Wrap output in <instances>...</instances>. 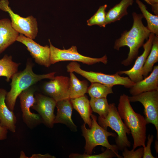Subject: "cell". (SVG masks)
<instances>
[{"mask_svg":"<svg viewBox=\"0 0 158 158\" xmlns=\"http://www.w3.org/2000/svg\"><path fill=\"white\" fill-rule=\"evenodd\" d=\"M69 73V98L74 99L84 95L87 92L88 86V82L85 80H80L73 72Z\"/></svg>","mask_w":158,"mask_h":158,"instance_id":"44dd1931","label":"cell"},{"mask_svg":"<svg viewBox=\"0 0 158 158\" xmlns=\"http://www.w3.org/2000/svg\"><path fill=\"white\" fill-rule=\"evenodd\" d=\"M73 108L79 114L84 123L87 124L90 128L92 124L90 115L92 114L90 101L85 95L74 99H70Z\"/></svg>","mask_w":158,"mask_h":158,"instance_id":"d6986e66","label":"cell"},{"mask_svg":"<svg viewBox=\"0 0 158 158\" xmlns=\"http://www.w3.org/2000/svg\"><path fill=\"white\" fill-rule=\"evenodd\" d=\"M16 41L24 44L38 64L48 68L51 65L49 46H42L22 34L19 35Z\"/></svg>","mask_w":158,"mask_h":158,"instance_id":"7c38bea8","label":"cell"},{"mask_svg":"<svg viewBox=\"0 0 158 158\" xmlns=\"http://www.w3.org/2000/svg\"><path fill=\"white\" fill-rule=\"evenodd\" d=\"M19 35L12 27L9 19L0 20V54L16 41Z\"/></svg>","mask_w":158,"mask_h":158,"instance_id":"ac0fdd59","label":"cell"},{"mask_svg":"<svg viewBox=\"0 0 158 158\" xmlns=\"http://www.w3.org/2000/svg\"><path fill=\"white\" fill-rule=\"evenodd\" d=\"M8 0H0V9L7 12L13 28L20 34L32 39L37 36L38 28L37 19L32 16L23 17L14 13L9 6Z\"/></svg>","mask_w":158,"mask_h":158,"instance_id":"52a82bcc","label":"cell"},{"mask_svg":"<svg viewBox=\"0 0 158 158\" xmlns=\"http://www.w3.org/2000/svg\"><path fill=\"white\" fill-rule=\"evenodd\" d=\"M69 157L70 158H112L114 157L123 158L118 154L116 153L111 149L107 148L104 152L98 154L90 155L85 153L83 154L71 153Z\"/></svg>","mask_w":158,"mask_h":158,"instance_id":"83f0119b","label":"cell"},{"mask_svg":"<svg viewBox=\"0 0 158 158\" xmlns=\"http://www.w3.org/2000/svg\"><path fill=\"white\" fill-rule=\"evenodd\" d=\"M12 56L7 54L5 55L0 59V77L6 78L7 82L10 81L12 76L18 71L20 63L13 61Z\"/></svg>","mask_w":158,"mask_h":158,"instance_id":"7402d4cb","label":"cell"},{"mask_svg":"<svg viewBox=\"0 0 158 158\" xmlns=\"http://www.w3.org/2000/svg\"><path fill=\"white\" fill-rule=\"evenodd\" d=\"M133 0H121L109 10L106 13V25L119 20L123 17L127 15V8L133 4Z\"/></svg>","mask_w":158,"mask_h":158,"instance_id":"ffe728a7","label":"cell"},{"mask_svg":"<svg viewBox=\"0 0 158 158\" xmlns=\"http://www.w3.org/2000/svg\"><path fill=\"white\" fill-rule=\"evenodd\" d=\"M154 136L153 135L149 134L147 137V141L146 146L144 147V154L143 158H155L151 153V145L153 141Z\"/></svg>","mask_w":158,"mask_h":158,"instance_id":"f546056e","label":"cell"},{"mask_svg":"<svg viewBox=\"0 0 158 158\" xmlns=\"http://www.w3.org/2000/svg\"><path fill=\"white\" fill-rule=\"evenodd\" d=\"M33 66L32 63L28 61L25 69L12 76L11 89L7 92L5 98L6 104L10 110L13 111L17 99L24 90L42 80H51L54 78L55 72L44 74L35 73L32 70Z\"/></svg>","mask_w":158,"mask_h":158,"instance_id":"3957f363","label":"cell"},{"mask_svg":"<svg viewBox=\"0 0 158 158\" xmlns=\"http://www.w3.org/2000/svg\"><path fill=\"white\" fill-rule=\"evenodd\" d=\"M27 157L25 156V153L23 151H21L20 152V158H28Z\"/></svg>","mask_w":158,"mask_h":158,"instance_id":"e575fe53","label":"cell"},{"mask_svg":"<svg viewBox=\"0 0 158 158\" xmlns=\"http://www.w3.org/2000/svg\"><path fill=\"white\" fill-rule=\"evenodd\" d=\"M50 60L51 64L64 61H73L81 62L90 65L101 62L106 64L108 63V58L106 55L99 58H93L85 56L80 54L77 51V47L73 46L68 49H60L51 44L50 40Z\"/></svg>","mask_w":158,"mask_h":158,"instance_id":"ba28073f","label":"cell"},{"mask_svg":"<svg viewBox=\"0 0 158 158\" xmlns=\"http://www.w3.org/2000/svg\"><path fill=\"white\" fill-rule=\"evenodd\" d=\"M153 90H158V66L153 67L150 74L142 80L135 83L130 88L132 95Z\"/></svg>","mask_w":158,"mask_h":158,"instance_id":"e0dca14e","label":"cell"},{"mask_svg":"<svg viewBox=\"0 0 158 158\" xmlns=\"http://www.w3.org/2000/svg\"><path fill=\"white\" fill-rule=\"evenodd\" d=\"M68 72H75L84 77L91 83H97L113 87L122 85L130 88L135 84L128 77L121 76L117 72L113 74H107L100 72L88 71L82 69L79 64L72 61L66 66Z\"/></svg>","mask_w":158,"mask_h":158,"instance_id":"8992f818","label":"cell"},{"mask_svg":"<svg viewBox=\"0 0 158 158\" xmlns=\"http://www.w3.org/2000/svg\"><path fill=\"white\" fill-rule=\"evenodd\" d=\"M56 115L55 116L54 123H61L66 125L71 131L76 132L77 127L73 123L71 116L73 107L70 98L57 102Z\"/></svg>","mask_w":158,"mask_h":158,"instance_id":"9a60e30c","label":"cell"},{"mask_svg":"<svg viewBox=\"0 0 158 158\" xmlns=\"http://www.w3.org/2000/svg\"><path fill=\"white\" fill-rule=\"evenodd\" d=\"M7 91L0 88V123L12 133L16 131L17 118L13 111L10 110L5 102Z\"/></svg>","mask_w":158,"mask_h":158,"instance_id":"2e32d148","label":"cell"},{"mask_svg":"<svg viewBox=\"0 0 158 158\" xmlns=\"http://www.w3.org/2000/svg\"><path fill=\"white\" fill-rule=\"evenodd\" d=\"M113 87L97 83H91L87 92L91 97L107 98L109 94L113 93Z\"/></svg>","mask_w":158,"mask_h":158,"instance_id":"d4e9b609","label":"cell"},{"mask_svg":"<svg viewBox=\"0 0 158 158\" xmlns=\"http://www.w3.org/2000/svg\"><path fill=\"white\" fill-rule=\"evenodd\" d=\"M69 78L67 76L55 77L44 84L43 92L45 95L52 98L56 102L69 98Z\"/></svg>","mask_w":158,"mask_h":158,"instance_id":"4fadbf2b","label":"cell"},{"mask_svg":"<svg viewBox=\"0 0 158 158\" xmlns=\"http://www.w3.org/2000/svg\"><path fill=\"white\" fill-rule=\"evenodd\" d=\"M117 109L121 118L130 130L133 141L132 149L135 150L139 147H144L147 124L145 117L135 111L130 104L128 96L124 94L120 96Z\"/></svg>","mask_w":158,"mask_h":158,"instance_id":"7a4b0ae2","label":"cell"},{"mask_svg":"<svg viewBox=\"0 0 158 158\" xmlns=\"http://www.w3.org/2000/svg\"><path fill=\"white\" fill-rule=\"evenodd\" d=\"M155 35L150 33L147 40L142 46L144 51L142 54L138 56L133 67L130 69L120 71L117 72L120 75L125 74L134 83H136L143 79L142 70L146 60L150 52L153 40Z\"/></svg>","mask_w":158,"mask_h":158,"instance_id":"5bb4252c","label":"cell"},{"mask_svg":"<svg viewBox=\"0 0 158 158\" xmlns=\"http://www.w3.org/2000/svg\"><path fill=\"white\" fill-rule=\"evenodd\" d=\"M98 120L99 124L103 128L107 130L109 127L116 133L115 141L118 150L123 151L125 148L130 147L131 143L127 136L130 133V130L122 120L115 103L109 104L107 116L102 118L99 116Z\"/></svg>","mask_w":158,"mask_h":158,"instance_id":"5b68a950","label":"cell"},{"mask_svg":"<svg viewBox=\"0 0 158 158\" xmlns=\"http://www.w3.org/2000/svg\"><path fill=\"white\" fill-rule=\"evenodd\" d=\"M148 4L151 5L152 11L155 15L158 16V0H144Z\"/></svg>","mask_w":158,"mask_h":158,"instance_id":"4dcf8cb0","label":"cell"},{"mask_svg":"<svg viewBox=\"0 0 158 158\" xmlns=\"http://www.w3.org/2000/svg\"><path fill=\"white\" fill-rule=\"evenodd\" d=\"M107 6V4L100 6L94 15L87 21V25H97L100 27H105L107 25L106 23L107 13L105 10Z\"/></svg>","mask_w":158,"mask_h":158,"instance_id":"4316f807","label":"cell"},{"mask_svg":"<svg viewBox=\"0 0 158 158\" xmlns=\"http://www.w3.org/2000/svg\"><path fill=\"white\" fill-rule=\"evenodd\" d=\"M35 97V103L31 109L38 113L42 123L48 127L52 128L54 124V110L57 102L52 97L36 92Z\"/></svg>","mask_w":158,"mask_h":158,"instance_id":"8fae6325","label":"cell"},{"mask_svg":"<svg viewBox=\"0 0 158 158\" xmlns=\"http://www.w3.org/2000/svg\"><path fill=\"white\" fill-rule=\"evenodd\" d=\"M158 140H156L154 144V148L157 153V154L158 152Z\"/></svg>","mask_w":158,"mask_h":158,"instance_id":"836d02e7","label":"cell"},{"mask_svg":"<svg viewBox=\"0 0 158 158\" xmlns=\"http://www.w3.org/2000/svg\"><path fill=\"white\" fill-rule=\"evenodd\" d=\"M132 16L133 23L131 28L121 34V37L115 41L114 46V49L118 51L123 47L126 46L129 48L127 58L121 62L125 66L130 65L137 57L140 48L142 46L145 40L148 39L150 33L142 23L143 17L142 14L134 12Z\"/></svg>","mask_w":158,"mask_h":158,"instance_id":"6da1fadb","label":"cell"},{"mask_svg":"<svg viewBox=\"0 0 158 158\" xmlns=\"http://www.w3.org/2000/svg\"><path fill=\"white\" fill-rule=\"evenodd\" d=\"M56 157L49 154H33L30 158H54Z\"/></svg>","mask_w":158,"mask_h":158,"instance_id":"d6a6232c","label":"cell"},{"mask_svg":"<svg viewBox=\"0 0 158 158\" xmlns=\"http://www.w3.org/2000/svg\"><path fill=\"white\" fill-rule=\"evenodd\" d=\"M122 155L124 158H141L144 154V147H141L135 150L132 149L128 150V148H125L122 152Z\"/></svg>","mask_w":158,"mask_h":158,"instance_id":"f1b7e54d","label":"cell"},{"mask_svg":"<svg viewBox=\"0 0 158 158\" xmlns=\"http://www.w3.org/2000/svg\"><path fill=\"white\" fill-rule=\"evenodd\" d=\"M143 18L146 20L147 25L146 26L150 33L158 36V16L154 15L150 13L147 7L140 0H135Z\"/></svg>","mask_w":158,"mask_h":158,"instance_id":"cb8c5ba5","label":"cell"},{"mask_svg":"<svg viewBox=\"0 0 158 158\" xmlns=\"http://www.w3.org/2000/svg\"><path fill=\"white\" fill-rule=\"evenodd\" d=\"M36 88L33 85L23 91L19 95L20 106L23 122L30 129H32L42 123L38 114L32 113L30 108L35 102V94Z\"/></svg>","mask_w":158,"mask_h":158,"instance_id":"30bf717a","label":"cell"},{"mask_svg":"<svg viewBox=\"0 0 158 158\" xmlns=\"http://www.w3.org/2000/svg\"><path fill=\"white\" fill-rule=\"evenodd\" d=\"M90 102L92 111L97 113L102 118L107 116L109 109V104L107 98L91 97Z\"/></svg>","mask_w":158,"mask_h":158,"instance_id":"484cf974","label":"cell"},{"mask_svg":"<svg viewBox=\"0 0 158 158\" xmlns=\"http://www.w3.org/2000/svg\"><path fill=\"white\" fill-rule=\"evenodd\" d=\"M130 102H138L144 107L145 118L147 124H153L156 131V138L158 139V90L143 92L129 97Z\"/></svg>","mask_w":158,"mask_h":158,"instance_id":"9c48e42d","label":"cell"},{"mask_svg":"<svg viewBox=\"0 0 158 158\" xmlns=\"http://www.w3.org/2000/svg\"><path fill=\"white\" fill-rule=\"evenodd\" d=\"M91 126L90 129L86 127L84 123L81 126L82 135L85 140V153L91 155L94 149L97 146L101 145L111 149L118 154V148L116 145L110 144L108 140L109 137L116 138V134L109 132L100 126L97 121V116L92 114Z\"/></svg>","mask_w":158,"mask_h":158,"instance_id":"277c9868","label":"cell"},{"mask_svg":"<svg viewBox=\"0 0 158 158\" xmlns=\"http://www.w3.org/2000/svg\"><path fill=\"white\" fill-rule=\"evenodd\" d=\"M158 62V36L155 35L150 52L146 60L142 70L144 78L148 76L153 70L154 65Z\"/></svg>","mask_w":158,"mask_h":158,"instance_id":"603a6c76","label":"cell"},{"mask_svg":"<svg viewBox=\"0 0 158 158\" xmlns=\"http://www.w3.org/2000/svg\"><path fill=\"white\" fill-rule=\"evenodd\" d=\"M8 129L0 123V140L6 139L7 137Z\"/></svg>","mask_w":158,"mask_h":158,"instance_id":"1f68e13d","label":"cell"}]
</instances>
